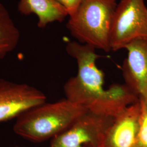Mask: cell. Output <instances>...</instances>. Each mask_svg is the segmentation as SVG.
Masks as SVG:
<instances>
[{"instance_id": "1", "label": "cell", "mask_w": 147, "mask_h": 147, "mask_svg": "<svg viewBox=\"0 0 147 147\" xmlns=\"http://www.w3.org/2000/svg\"><path fill=\"white\" fill-rule=\"evenodd\" d=\"M96 49L87 44L69 42L66 51L76 59L78 73L64 85L66 98L87 110L115 117L129 105L140 100L125 84H115L106 89L104 74L96 65L100 57Z\"/></svg>"}, {"instance_id": "2", "label": "cell", "mask_w": 147, "mask_h": 147, "mask_svg": "<svg viewBox=\"0 0 147 147\" xmlns=\"http://www.w3.org/2000/svg\"><path fill=\"white\" fill-rule=\"evenodd\" d=\"M87 111L66 98L53 103L45 102L19 116L13 131L30 141L44 142L65 131Z\"/></svg>"}, {"instance_id": "3", "label": "cell", "mask_w": 147, "mask_h": 147, "mask_svg": "<svg viewBox=\"0 0 147 147\" xmlns=\"http://www.w3.org/2000/svg\"><path fill=\"white\" fill-rule=\"evenodd\" d=\"M116 0H84L67 27L79 42L105 52L111 51L110 31Z\"/></svg>"}, {"instance_id": "4", "label": "cell", "mask_w": 147, "mask_h": 147, "mask_svg": "<svg viewBox=\"0 0 147 147\" xmlns=\"http://www.w3.org/2000/svg\"><path fill=\"white\" fill-rule=\"evenodd\" d=\"M147 38V7L144 0H121L111 27V50L125 49L132 42Z\"/></svg>"}, {"instance_id": "5", "label": "cell", "mask_w": 147, "mask_h": 147, "mask_svg": "<svg viewBox=\"0 0 147 147\" xmlns=\"http://www.w3.org/2000/svg\"><path fill=\"white\" fill-rule=\"evenodd\" d=\"M113 118L87 111L67 129L51 140L49 147H101Z\"/></svg>"}, {"instance_id": "6", "label": "cell", "mask_w": 147, "mask_h": 147, "mask_svg": "<svg viewBox=\"0 0 147 147\" xmlns=\"http://www.w3.org/2000/svg\"><path fill=\"white\" fill-rule=\"evenodd\" d=\"M46 100L44 93L33 86L0 79V122L17 118Z\"/></svg>"}, {"instance_id": "7", "label": "cell", "mask_w": 147, "mask_h": 147, "mask_svg": "<svg viewBox=\"0 0 147 147\" xmlns=\"http://www.w3.org/2000/svg\"><path fill=\"white\" fill-rule=\"evenodd\" d=\"M125 49L127 55L122 66L125 84L147 105V38L134 40Z\"/></svg>"}, {"instance_id": "8", "label": "cell", "mask_w": 147, "mask_h": 147, "mask_svg": "<svg viewBox=\"0 0 147 147\" xmlns=\"http://www.w3.org/2000/svg\"><path fill=\"white\" fill-rule=\"evenodd\" d=\"M141 114L139 101L115 117L106 132L101 147H137Z\"/></svg>"}, {"instance_id": "9", "label": "cell", "mask_w": 147, "mask_h": 147, "mask_svg": "<svg viewBox=\"0 0 147 147\" xmlns=\"http://www.w3.org/2000/svg\"><path fill=\"white\" fill-rule=\"evenodd\" d=\"M18 9L25 16L36 15L38 26L42 28L53 22H62L68 16L67 11L56 0H20Z\"/></svg>"}, {"instance_id": "10", "label": "cell", "mask_w": 147, "mask_h": 147, "mask_svg": "<svg viewBox=\"0 0 147 147\" xmlns=\"http://www.w3.org/2000/svg\"><path fill=\"white\" fill-rule=\"evenodd\" d=\"M20 32L5 6L0 2V60L17 47Z\"/></svg>"}, {"instance_id": "11", "label": "cell", "mask_w": 147, "mask_h": 147, "mask_svg": "<svg viewBox=\"0 0 147 147\" xmlns=\"http://www.w3.org/2000/svg\"><path fill=\"white\" fill-rule=\"evenodd\" d=\"M140 102L141 104V114L137 147H147V105L142 101Z\"/></svg>"}, {"instance_id": "12", "label": "cell", "mask_w": 147, "mask_h": 147, "mask_svg": "<svg viewBox=\"0 0 147 147\" xmlns=\"http://www.w3.org/2000/svg\"><path fill=\"white\" fill-rule=\"evenodd\" d=\"M67 11L68 16H72L76 11L84 0H56Z\"/></svg>"}, {"instance_id": "13", "label": "cell", "mask_w": 147, "mask_h": 147, "mask_svg": "<svg viewBox=\"0 0 147 147\" xmlns=\"http://www.w3.org/2000/svg\"><path fill=\"white\" fill-rule=\"evenodd\" d=\"M19 147V146H16V147Z\"/></svg>"}]
</instances>
